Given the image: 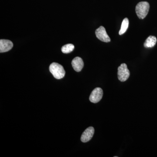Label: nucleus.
Instances as JSON below:
<instances>
[{"label":"nucleus","instance_id":"1","mask_svg":"<svg viewBox=\"0 0 157 157\" xmlns=\"http://www.w3.org/2000/svg\"><path fill=\"white\" fill-rule=\"evenodd\" d=\"M49 71L56 79H61L63 78L66 73L63 66L56 63H52L50 65Z\"/></svg>","mask_w":157,"mask_h":157},{"label":"nucleus","instance_id":"2","mask_svg":"<svg viewBox=\"0 0 157 157\" xmlns=\"http://www.w3.org/2000/svg\"><path fill=\"white\" fill-rule=\"evenodd\" d=\"M149 8V4L147 2H142L138 3L135 9L137 17L140 19H144L148 14Z\"/></svg>","mask_w":157,"mask_h":157},{"label":"nucleus","instance_id":"3","mask_svg":"<svg viewBox=\"0 0 157 157\" xmlns=\"http://www.w3.org/2000/svg\"><path fill=\"white\" fill-rule=\"evenodd\" d=\"M130 73L127 65L123 63L118 68L117 75L119 80L121 82L126 81L129 78Z\"/></svg>","mask_w":157,"mask_h":157},{"label":"nucleus","instance_id":"4","mask_svg":"<svg viewBox=\"0 0 157 157\" xmlns=\"http://www.w3.org/2000/svg\"><path fill=\"white\" fill-rule=\"evenodd\" d=\"M103 96V91L101 88L97 87L93 90L90 97V101L92 103H97L101 101Z\"/></svg>","mask_w":157,"mask_h":157},{"label":"nucleus","instance_id":"5","mask_svg":"<svg viewBox=\"0 0 157 157\" xmlns=\"http://www.w3.org/2000/svg\"><path fill=\"white\" fill-rule=\"evenodd\" d=\"M96 36L99 40L105 42H110V39L107 35L105 28L101 26L96 30Z\"/></svg>","mask_w":157,"mask_h":157},{"label":"nucleus","instance_id":"6","mask_svg":"<svg viewBox=\"0 0 157 157\" xmlns=\"http://www.w3.org/2000/svg\"><path fill=\"white\" fill-rule=\"evenodd\" d=\"M94 133V129L92 127L88 128L82 135L81 140L82 142L86 143L89 141L92 138Z\"/></svg>","mask_w":157,"mask_h":157},{"label":"nucleus","instance_id":"7","mask_svg":"<svg viewBox=\"0 0 157 157\" xmlns=\"http://www.w3.org/2000/svg\"><path fill=\"white\" fill-rule=\"evenodd\" d=\"M13 44L10 40L6 39L0 40V52H7L13 48Z\"/></svg>","mask_w":157,"mask_h":157},{"label":"nucleus","instance_id":"8","mask_svg":"<svg viewBox=\"0 0 157 157\" xmlns=\"http://www.w3.org/2000/svg\"><path fill=\"white\" fill-rule=\"evenodd\" d=\"M72 65L73 69L76 72H79L83 68L84 63L81 58L76 57L72 60Z\"/></svg>","mask_w":157,"mask_h":157},{"label":"nucleus","instance_id":"9","mask_svg":"<svg viewBox=\"0 0 157 157\" xmlns=\"http://www.w3.org/2000/svg\"><path fill=\"white\" fill-rule=\"evenodd\" d=\"M157 42V39L154 36H150L147 39L144 43V46L145 48H152L153 47Z\"/></svg>","mask_w":157,"mask_h":157},{"label":"nucleus","instance_id":"10","mask_svg":"<svg viewBox=\"0 0 157 157\" xmlns=\"http://www.w3.org/2000/svg\"><path fill=\"white\" fill-rule=\"evenodd\" d=\"M128 18H125L123 21L122 23L121 29L119 31V33L120 35H123L126 32L128 27Z\"/></svg>","mask_w":157,"mask_h":157},{"label":"nucleus","instance_id":"11","mask_svg":"<svg viewBox=\"0 0 157 157\" xmlns=\"http://www.w3.org/2000/svg\"><path fill=\"white\" fill-rule=\"evenodd\" d=\"M74 49V45L72 44H68L62 47L61 50L63 53L67 54L72 52Z\"/></svg>","mask_w":157,"mask_h":157}]
</instances>
